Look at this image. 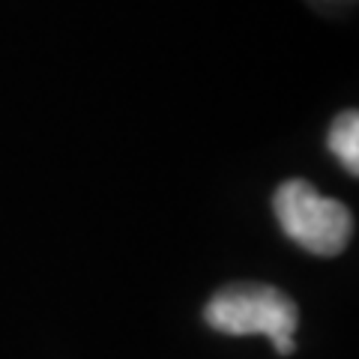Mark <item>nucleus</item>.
Returning <instances> with one entry per match:
<instances>
[{"instance_id": "f257e3e1", "label": "nucleus", "mask_w": 359, "mask_h": 359, "mask_svg": "<svg viewBox=\"0 0 359 359\" xmlns=\"http://www.w3.org/2000/svg\"><path fill=\"white\" fill-rule=\"evenodd\" d=\"M207 323L224 335H266L282 356L294 353L299 309L287 294L269 285H231L204 309Z\"/></svg>"}, {"instance_id": "f03ea898", "label": "nucleus", "mask_w": 359, "mask_h": 359, "mask_svg": "<svg viewBox=\"0 0 359 359\" xmlns=\"http://www.w3.org/2000/svg\"><path fill=\"white\" fill-rule=\"evenodd\" d=\"M276 219L297 245L318 257H335L353 237V212L323 198L309 180H287L273 195Z\"/></svg>"}, {"instance_id": "7ed1b4c3", "label": "nucleus", "mask_w": 359, "mask_h": 359, "mask_svg": "<svg viewBox=\"0 0 359 359\" xmlns=\"http://www.w3.org/2000/svg\"><path fill=\"white\" fill-rule=\"evenodd\" d=\"M330 150L351 174H359V117L356 111H341L330 129Z\"/></svg>"}]
</instances>
